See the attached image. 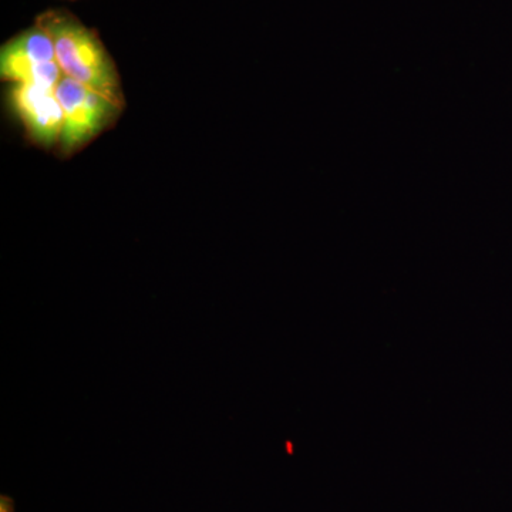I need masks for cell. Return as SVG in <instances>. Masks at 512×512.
I'll use <instances>...</instances> for the list:
<instances>
[{
  "instance_id": "cell-2",
  "label": "cell",
  "mask_w": 512,
  "mask_h": 512,
  "mask_svg": "<svg viewBox=\"0 0 512 512\" xmlns=\"http://www.w3.org/2000/svg\"><path fill=\"white\" fill-rule=\"evenodd\" d=\"M55 94L63 110L62 136L57 147L62 157L79 153L121 113V107L67 76L56 87Z\"/></svg>"
},
{
  "instance_id": "cell-1",
  "label": "cell",
  "mask_w": 512,
  "mask_h": 512,
  "mask_svg": "<svg viewBox=\"0 0 512 512\" xmlns=\"http://www.w3.org/2000/svg\"><path fill=\"white\" fill-rule=\"evenodd\" d=\"M36 23L52 37L57 63L64 76L82 83L123 109L120 74L94 30L66 10H47Z\"/></svg>"
},
{
  "instance_id": "cell-3",
  "label": "cell",
  "mask_w": 512,
  "mask_h": 512,
  "mask_svg": "<svg viewBox=\"0 0 512 512\" xmlns=\"http://www.w3.org/2000/svg\"><path fill=\"white\" fill-rule=\"evenodd\" d=\"M2 79L32 84L55 92L64 77L56 59L55 43L37 23L5 43L0 52Z\"/></svg>"
},
{
  "instance_id": "cell-5",
  "label": "cell",
  "mask_w": 512,
  "mask_h": 512,
  "mask_svg": "<svg viewBox=\"0 0 512 512\" xmlns=\"http://www.w3.org/2000/svg\"><path fill=\"white\" fill-rule=\"evenodd\" d=\"M0 512H15L12 498L2 495V498H0Z\"/></svg>"
},
{
  "instance_id": "cell-4",
  "label": "cell",
  "mask_w": 512,
  "mask_h": 512,
  "mask_svg": "<svg viewBox=\"0 0 512 512\" xmlns=\"http://www.w3.org/2000/svg\"><path fill=\"white\" fill-rule=\"evenodd\" d=\"M10 106L33 144L45 150L59 147L63 110L55 92L32 84H16L10 92Z\"/></svg>"
}]
</instances>
